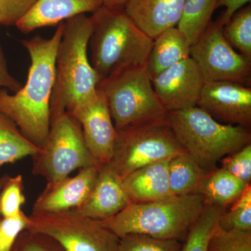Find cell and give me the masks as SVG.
Instances as JSON below:
<instances>
[{
  "label": "cell",
  "instance_id": "obj_1",
  "mask_svg": "<svg viewBox=\"0 0 251 251\" xmlns=\"http://www.w3.org/2000/svg\"><path fill=\"white\" fill-rule=\"evenodd\" d=\"M64 27V23H59L49 39L36 36L23 40L31 60L26 83L14 94L0 90V112L39 148L45 142L50 127L56 54Z\"/></svg>",
  "mask_w": 251,
  "mask_h": 251
},
{
  "label": "cell",
  "instance_id": "obj_2",
  "mask_svg": "<svg viewBox=\"0 0 251 251\" xmlns=\"http://www.w3.org/2000/svg\"><path fill=\"white\" fill-rule=\"evenodd\" d=\"M92 29V18L85 14L64 23L56 54L51 118L63 112L72 115L97 93L100 80L87 53Z\"/></svg>",
  "mask_w": 251,
  "mask_h": 251
},
{
  "label": "cell",
  "instance_id": "obj_3",
  "mask_svg": "<svg viewBox=\"0 0 251 251\" xmlns=\"http://www.w3.org/2000/svg\"><path fill=\"white\" fill-rule=\"evenodd\" d=\"M91 18V64L100 82L126 69L146 66L153 40L135 25L124 9L103 5Z\"/></svg>",
  "mask_w": 251,
  "mask_h": 251
},
{
  "label": "cell",
  "instance_id": "obj_4",
  "mask_svg": "<svg viewBox=\"0 0 251 251\" xmlns=\"http://www.w3.org/2000/svg\"><path fill=\"white\" fill-rule=\"evenodd\" d=\"M204 204L200 193L144 203H130L121 212L101 221L119 237L142 234L183 243Z\"/></svg>",
  "mask_w": 251,
  "mask_h": 251
},
{
  "label": "cell",
  "instance_id": "obj_5",
  "mask_svg": "<svg viewBox=\"0 0 251 251\" xmlns=\"http://www.w3.org/2000/svg\"><path fill=\"white\" fill-rule=\"evenodd\" d=\"M168 122L180 145L206 173L251 144V130L220 123L198 106L168 112Z\"/></svg>",
  "mask_w": 251,
  "mask_h": 251
},
{
  "label": "cell",
  "instance_id": "obj_6",
  "mask_svg": "<svg viewBox=\"0 0 251 251\" xmlns=\"http://www.w3.org/2000/svg\"><path fill=\"white\" fill-rule=\"evenodd\" d=\"M116 130L168 116L146 66L126 69L99 82Z\"/></svg>",
  "mask_w": 251,
  "mask_h": 251
},
{
  "label": "cell",
  "instance_id": "obj_7",
  "mask_svg": "<svg viewBox=\"0 0 251 251\" xmlns=\"http://www.w3.org/2000/svg\"><path fill=\"white\" fill-rule=\"evenodd\" d=\"M184 151L172 130L168 115L117 130L113 154L109 163L124 179L142 167Z\"/></svg>",
  "mask_w": 251,
  "mask_h": 251
},
{
  "label": "cell",
  "instance_id": "obj_8",
  "mask_svg": "<svg viewBox=\"0 0 251 251\" xmlns=\"http://www.w3.org/2000/svg\"><path fill=\"white\" fill-rule=\"evenodd\" d=\"M32 157L33 174L47 183L64 179L75 170L101 165L89 151L80 124L67 112L51 118L49 135Z\"/></svg>",
  "mask_w": 251,
  "mask_h": 251
},
{
  "label": "cell",
  "instance_id": "obj_9",
  "mask_svg": "<svg viewBox=\"0 0 251 251\" xmlns=\"http://www.w3.org/2000/svg\"><path fill=\"white\" fill-rule=\"evenodd\" d=\"M26 229L52 237L64 251H118L120 237L77 209L31 214Z\"/></svg>",
  "mask_w": 251,
  "mask_h": 251
},
{
  "label": "cell",
  "instance_id": "obj_10",
  "mask_svg": "<svg viewBox=\"0 0 251 251\" xmlns=\"http://www.w3.org/2000/svg\"><path fill=\"white\" fill-rule=\"evenodd\" d=\"M192 57L205 82L229 81L251 87V60L237 52L225 39L223 26L211 21L191 46Z\"/></svg>",
  "mask_w": 251,
  "mask_h": 251
},
{
  "label": "cell",
  "instance_id": "obj_11",
  "mask_svg": "<svg viewBox=\"0 0 251 251\" xmlns=\"http://www.w3.org/2000/svg\"><path fill=\"white\" fill-rule=\"evenodd\" d=\"M151 82L168 112L197 106L205 84L197 63L191 57L160 73Z\"/></svg>",
  "mask_w": 251,
  "mask_h": 251
},
{
  "label": "cell",
  "instance_id": "obj_12",
  "mask_svg": "<svg viewBox=\"0 0 251 251\" xmlns=\"http://www.w3.org/2000/svg\"><path fill=\"white\" fill-rule=\"evenodd\" d=\"M197 106L220 123L251 130V87L229 81L205 82Z\"/></svg>",
  "mask_w": 251,
  "mask_h": 251
},
{
  "label": "cell",
  "instance_id": "obj_13",
  "mask_svg": "<svg viewBox=\"0 0 251 251\" xmlns=\"http://www.w3.org/2000/svg\"><path fill=\"white\" fill-rule=\"evenodd\" d=\"M72 116L80 124L86 145L92 156L100 164L110 163L117 130L103 92L98 89L95 97Z\"/></svg>",
  "mask_w": 251,
  "mask_h": 251
},
{
  "label": "cell",
  "instance_id": "obj_14",
  "mask_svg": "<svg viewBox=\"0 0 251 251\" xmlns=\"http://www.w3.org/2000/svg\"><path fill=\"white\" fill-rule=\"evenodd\" d=\"M100 166L82 168L75 176L47 183L33 204L32 214L79 209L90 196Z\"/></svg>",
  "mask_w": 251,
  "mask_h": 251
},
{
  "label": "cell",
  "instance_id": "obj_15",
  "mask_svg": "<svg viewBox=\"0 0 251 251\" xmlns=\"http://www.w3.org/2000/svg\"><path fill=\"white\" fill-rule=\"evenodd\" d=\"M130 204L123 179L110 163L102 164L95 184L79 211L91 219L105 221L116 216Z\"/></svg>",
  "mask_w": 251,
  "mask_h": 251
},
{
  "label": "cell",
  "instance_id": "obj_16",
  "mask_svg": "<svg viewBox=\"0 0 251 251\" xmlns=\"http://www.w3.org/2000/svg\"><path fill=\"white\" fill-rule=\"evenodd\" d=\"M103 5L101 0H36L16 26L28 34L39 28L58 25L78 15L96 12Z\"/></svg>",
  "mask_w": 251,
  "mask_h": 251
},
{
  "label": "cell",
  "instance_id": "obj_17",
  "mask_svg": "<svg viewBox=\"0 0 251 251\" xmlns=\"http://www.w3.org/2000/svg\"><path fill=\"white\" fill-rule=\"evenodd\" d=\"M185 0H128L124 11L140 30L155 39L163 31L176 27Z\"/></svg>",
  "mask_w": 251,
  "mask_h": 251
},
{
  "label": "cell",
  "instance_id": "obj_18",
  "mask_svg": "<svg viewBox=\"0 0 251 251\" xmlns=\"http://www.w3.org/2000/svg\"><path fill=\"white\" fill-rule=\"evenodd\" d=\"M171 158L142 167L124 178V187L130 203L153 202L173 197L168 180Z\"/></svg>",
  "mask_w": 251,
  "mask_h": 251
},
{
  "label": "cell",
  "instance_id": "obj_19",
  "mask_svg": "<svg viewBox=\"0 0 251 251\" xmlns=\"http://www.w3.org/2000/svg\"><path fill=\"white\" fill-rule=\"evenodd\" d=\"M191 45L176 27L169 28L153 39L146 69L152 80L178 62L191 57Z\"/></svg>",
  "mask_w": 251,
  "mask_h": 251
},
{
  "label": "cell",
  "instance_id": "obj_20",
  "mask_svg": "<svg viewBox=\"0 0 251 251\" xmlns=\"http://www.w3.org/2000/svg\"><path fill=\"white\" fill-rule=\"evenodd\" d=\"M249 185L223 168H216L204 176L198 193L202 195L206 204L227 209Z\"/></svg>",
  "mask_w": 251,
  "mask_h": 251
},
{
  "label": "cell",
  "instance_id": "obj_21",
  "mask_svg": "<svg viewBox=\"0 0 251 251\" xmlns=\"http://www.w3.org/2000/svg\"><path fill=\"white\" fill-rule=\"evenodd\" d=\"M207 173L186 151L173 156L170 160L168 166V180L172 196L198 193L202 180Z\"/></svg>",
  "mask_w": 251,
  "mask_h": 251
},
{
  "label": "cell",
  "instance_id": "obj_22",
  "mask_svg": "<svg viewBox=\"0 0 251 251\" xmlns=\"http://www.w3.org/2000/svg\"><path fill=\"white\" fill-rule=\"evenodd\" d=\"M39 150L40 148L24 136L14 122L0 112V166L34 156Z\"/></svg>",
  "mask_w": 251,
  "mask_h": 251
},
{
  "label": "cell",
  "instance_id": "obj_23",
  "mask_svg": "<svg viewBox=\"0 0 251 251\" xmlns=\"http://www.w3.org/2000/svg\"><path fill=\"white\" fill-rule=\"evenodd\" d=\"M217 0H185L178 29L192 46L211 21Z\"/></svg>",
  "mask_w": 251,
  "mask_h": 251
},
{
  "label": "cell",
  "instance_id": "obj_24",
  "mask_svg": "<svg viewBox=\"0 0 251 251\" xmlns=\"http://www.w3.org/2000/svg\"><path fill=\"white\" fill-rule=\"evenodd\" d=\"M226 210L204 203L202 211L182 243L181 251H206L211 234L219 226L220 217Z\"/></svg>",
  "mask_w": 251,
  "mask_h": 251
},
{
  "label": "cell",
  "instance_id": "obj_25",
  "mask_svg": "<svg viewBox=\"0 0 251 251\" xmlns=\"http://www.w3.org/2000/svg\"><path fill=\"white\" fill-rule=\"evenodd\" d=\"M226 41L239 53L251 60V6H244L223 27Z\"/></svg>",
  "mask_w": 251,
  "mask_h": 251
},
{
  "label": "cell",
  "instance_id": "obj_26",
  "mask_svg": "<svg viewBox=\"0 0 251 251\" xmlns=\"http://www.w3.org/2000/svg\"><path fill=\"white\" fill-rule=\"evenodd\" d=\"M219 227L226 230L251 232V185L223 213Z\"/></svg>",
  "mask_w": 251,
  "mask_h": 251
},
{
  "label": "cell",
  "instance_id": "obj_27",
  "mask_svg": "<svg viewBox=\"0 0 251 251\" xmlns=\"http://www.w3.org/2000/svg\"><path fill=\"white\" fill-rule=\"evenodd\" d=\"M182 243L158 239L142 234H128L120 237L118 251H181Z\"/></svg>",
  "mask_w": 251,
  "mask_h": 251
},
{
  "label": "cell",
  "instance_id": "obj_28",
  "mask_svg": "<svg viewBox=\"0 0 251 251\" xmlns=\"http://www.w3.org/2000/svg\"><path fill=\"white\" fill-rule=\"evenodd\" d=\"M25 201L23 176L21 175L9 176L0 192V216H18Z\"/></svg>",
  "mask_w": 251,
  "mask_h": 251
},
{
  "label": "cell",
  "instance_id": "obj_29",
  "mask_svg": "<svg viewBox=\"0 0 251 251\" xmlns=\"http://www.w3.org/2000/svg\"><path fill=\"white\" fill-rule=\"evenodd\" d=\"M206 251H251V232L226 230L218 226Z\"/></svg>",
  "mask_w": 251,
  "mask_h": 251
},
{
  "label": "cell",
  "instance_id": "obj_30",
  "mask_svg": "<svg viewBox=\"0 0 251 251\" xmlns=\"http://www.w3.org/2000/svg\"><path fill=\"white\" fill-rule=\"evenodd\" d=\"M221 168L238 179L251 184V144L221 160Z\"/></svg>",
  "mask_w": 251,
  "mask_h": 251
},
{
  "label": "cell",
  "instance_id": "obj_31",
  "mask_svg": "<svg viewBox=\"0 0 251 251\" xmlns=\"http://www.w3.org/2000/svg\"><path fill=\"white\" fill-rule=\"evenodd\" d=\"M11 251H64L62 246L52 237L29 229H25Z\"/></svg>",
  "mask_w": 251,
  "mask_h": 251
},
{
  "label": "cell",
  "instance_id": "obj_32",
  "mask_svg": "<svg viewBox=\"0 0 251 251\" xmlns=\"http://www.w3.org/2000/svg\"><path fill=\"white\" fill-rule=\"evenodd\" d=\"M28 224L29 216L23 211L14 217H0V251H11Z\"/></svg>",
  "mask_w": 251,
  "mask_h": 251
},
{
  "label": "cell",
  "instance_id": "obj_33",
  "mask_svg": "<svg viewBox=\"0 0 251 251\" xmlns=\"http://www.w3.org/2000/svg\"><path fill=\"white\" fill-rule=\"evenodd\" d=\"M36 0H0V25H16Z\"/></svg>",
  "mask_w": 251,
  "mask_h": 251
},
{
  "label": "cell",
  "instance_id": "obj_34",
  "mask_svg": "<svg viewBox=\"0 0 251 251\" xmlns=\"http://www.w3.org/2000/svg\"><path fill=\"white\" fill-rule=\"evenodd\" d=\"M22 87V84L18 82L10 74L2 49L0 45V90H8L16 93Z\"/></svg>",
  "mask_w": 251,
  "mask_h": 251
},
{
  "label": "cell",
  "instance_id": "obj_35",
  "mask_svg": "<svg viewBox=\"0 0 251 251\" xmlns=\"http://www.w3.org/2000/svg\"><path fill=\"white\" fill-rule=\"evenodd\" d=\"M251 1V0H217L216 9L225 7V10L216 21L224 27L237 11L245 6L248 3H250Z\"/></svg>",
  "mask_w": 251,
  "mask_h": 251
},
{
  "label": "cell",
  "instance_id": "obj_36",
  "mask_svg": "<svg viewBox=\"0 0 251 251\" xmlns=\"http://www.w3.org/2000/svg\"><path fill=\"white\" fill-rule=\"evenodd\" d=\"M104 6L110 8L124 9V6L128 0H101Z\"/></svg>",
  "mask_w": 251,
  "mask_h": 251
},
{
  "label": "cell",
  "instance_id": "obj_37",
  "mask_svg": "<svg viewBox=\"0 0 251 251\" xmlns=\"http://www.w3.org/2000/svg\"><path fill=\"white\" fill-rule=\"evenodd\" d=\"M9 175H4L2 176H0V192H1V189H2L3 186L6 183V181H7V179H9ZM1 217V216H0Z\"/></svg>",
  "mask_w": 251,
  "mask_h": 251
}]
</instances>
